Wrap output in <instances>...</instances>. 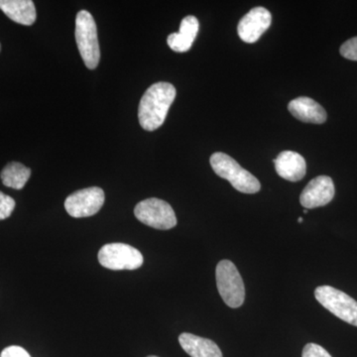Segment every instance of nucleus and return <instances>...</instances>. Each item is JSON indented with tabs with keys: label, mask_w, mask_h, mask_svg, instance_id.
Returning a JSON list of instances; mask_svg holds the SVG:
<instances>
[{
	"label": "nucleus",
	"mask_w": 357,
	"mask_h": 357,
	"mask_svg": "<svg viewBox=\"0 0 357 357\" xmlns=\"http://www.w3.org/2000/svg\"><path fill=\"white\" fill-rule=\"evenodd\" d=\"M176 95L177 91L172 84L160 82L152 84L145 91L138 107L141 128L146 131H154L161 128Z\"/></svg>",
	"instance_id": "obj_1"
},
{
	"label": "nucleus",
	"mask_w": 357,
	"mask_h": 357,
	"mask_svg": "<svg viewBox=\"0 0 357 357\" xmlns=\"http://www.w3.org/2000/svg\"><path fill=\"white\" fill-rule=\"evenodd\" d=\"M210 162L215 173L229 181L237 191L243 194H256L261 189L259 181L229 155L217 152L211 155Z\"/></svg>",
	"instance_id": "obj_2"
},
{
	"label": "nucleus",
	"mask_w": 357,
	"mask_h": 357,
	"mask_svg": "<svg viewBox=\"0 0 357 357\" xmlns=\"http://www.w3.org/2000/svg\"><path fill=\"white\" fill-rule=\"evenodd\" d=\"M75 35L84 65L89 70H95L100 63V49L96 21L89 11L82 10L77 14Z\"/></svg>",
	"instance_id": "obj_3"
},
{
	"label": "nucleus",
	"mask_w": 357,
	"mask_h": 357,
	"mask_svg": "<svg viewBox=\"0 0 357 357\" xmlns=\"http://www.w3.org/2000/svg\"><path fill=\"white\" fill-rule=\"evenodd\" d=\"M215 279L218 293L225 304L232 309L243 306L245 287L236 265L229 260H222L215 270Z\"/></svg>",
	"instance_id": "obj_4"
},
{
	"label": "nucleus",
	"mask_w": 357,
	"mask_h": 357,
	"mask_svg": "<svg viewBox=\"0 0 357 357\" xmlns=\"http://www.w3.org/2000/svg\"><path fill=\"white\" fill-rule=\"evenodd\" d=\"M317 301L345 323L357 326V302L351 296L331 287L319 286L314 291Z\"/></svg>",
	"instance_id": "obj_5"
},
{
	"label": "nucleus",
	"mask_w": 357,
	"mask_h": 357,
	"mask_svg": "<svg viewBox=\"0 0 357 357\" xmlns=\"http://www.w3.org/2000/svg\"><path fill=\"white\" fill-rule=\"evenodd\" d=\"M134 215L139 222L153 229L167 230L177 225L172 206L163 199L150 198L137 204Z\"/></svg>",
	"instance_id": "obj_6"
},
{
	"label": "nucleus",
	"mask_w": 357,
	"mask_h": 357,
	"mask_svg": "<svg viewBox=\"0 0 357 357\" xmlns=\"http://www.w3.org/2000/svg\"><path fill=\"white\" fill-rule=\"evenodd\" d=\"M98 261L102 267L114 270H135L143 265L144 259L139 250L126 243H109L98 252Z\"/></svg>",
	"instance_id": "obj_7"
},
{
	"label": "nucleus",
	"mask_w": 357,
	"mask_h": 357,
	"mask_svg": "<svg viewBox=\"0 0 357 357\" xmlns=\"http://www.w3.org/2000/svg\"><path fill=\"white\" fill-rule=\"evenodd\" d=\"M105 204V192L98 187L86 188L70 195L65 201V208L70 217L89 218L95 215Z\"/></svg>",
	"instance_id": "obj_8"
},
{
	"label": "nucleus",
	"mask_w": 357,
	"mask_h": 357,
	"mask_svg": "<svg viewBox=\"0 0 357 357\" xmlns=\"http://www.w3.org/2000/svg\"><path fill=\"white\" fill-rule=\"evenodd\" d=\"M272 23V16L264 7L251 9L243 16L237 26V33L245 43L257 42Z\"/></svg>",
	"instance_id": "obj_9"
},
{
	"label": "nucleus",
	"mask_w": 357,
	"mask_h": 357,
	"mask_svg": "<svg viewBox=\"0 0 357 357\" xmlns=\"http://www.w3.org/2000/svg\"><path fill=\"white\" fill-rule=\"evenodd\" d=\"M335 184L328 176L312 178L300 196V203L305 208H316L326 206L335 197Z\"/></svg>",
	"instance_id": "obj_10"
},
{
	"label": "nucleus",
	"mask_w": 357,
	"mask_h": 357,
	"mask_svg": "<svg viewBox=\"0 0 357 357\" xmlns=\"http://www.w3.org/2000/svg\"><path fill=\"white\" fill-rule=\"evenodd\" d=\"M273 162L277 174L290 182H298L306 175V161L297 152H281Z\"/></svg>",
	"instance_id": "obj_11"
},
{
	"label": "nucleus",
	"mask_w": 357,
	"mask_h": 357,
	"mask_svg": "<svg viewBox=\"0 0 357 357\" xmlns=\"http://www.w3.org/2000/svg\"><path fill=\"white\" fill-rule=\"evenodd\" d=\"M289 112L296 119L306 123H325L328 115L319 103L306 96L295 98L288 105Z\"/></svg>",
	"instance_id": "obj_12"
},
{
	"label": "nucleus",
	"mask_w": 357,
	"mask_h": 357,
	"mask_svg": "<svg viewBox=\"0 0 357 357\" xmlns=\"http://www.w3.org/2000/svg\"><path fill=\"white\" fill-rule=\"evenodd\" d=\"M199 28V20L195 16H185L180 25V31L169 35L167 43L173 51L185 53L192 48Z\"/></svg>",
	"instance_id": "obj_13"
},
{
	"label": "nucleus",
	"mask_w": 357,
	"mask_h": 357,
	"mask_svg": "<svg viewBox=\"0 0 357 357\" xmlns=\"http://www.w3.org/2000/svg\"><path fill=\"white\" fill-rule=\"evenodd\" d=\"M178 342L191 357H222L220 347L208 338L184 333L178 337Z\"/></svg>",
	"instance_id": "obj_14"
},
{
	"label": "nucleus",
	"mask_w": 357,
	"mask_h": 357,
	"mask_svg": "<svg viewBox=\"0 0 357 357\" xmlns=\"http://www.w3.org/2000/svg\"><path fill=\"white\" fill-rule=\"evenodd\" d=\"M0 9L18 24L30 26L36 21V7L31 0H0Z\"/></svg>",
	"instance_id": "obj_15"
},
{
	"label": "nucleus",
	"mask_w": 357,
	"mask_h": 357,
	"mask_svg": "<svg viewBox=\"0 0 357 357\" xmlns=\"http://www.w3.org/2000/svg\"><path fill=\"white\" fill-rule=\"evenodd\" d=\"M30 176H31V170L29 168L18 162H11L4 167L0 177L6 187L21 190L24 188Z\"/></svg>",
	"instance_id": "obj_16"
},
{
	"label": "nucleus",
	"mask_w": 357,
	"mask_h": 357,
	"mask_svg": "<svg viewBox=\"0 0 357 357\" xmlns=\"http://www.w3.org/2000/svg\"><path fill=\"white\" fill-rule=\"evenodd\" d=\"M14 208H15V201L0 191V220L10 217Z\"/></svg>",
	"instance_id": "obj_17"
},
{
	"label": "nucleus",
	"mask_w": 357,
	"mask_h": 357,
	"mask_svg": "<svg viewBox=\"0 0 357 357\" xmlns=\"http://www.w3.org/2000/svg\"><path fill=\"white\" fill-rule=\"evenodd\" d=\"M340 52L342 57L357 62V36L344 42L340 47Z\"/></svg>",
	"instance_id": "obj_18"
},
{
	"label": "nucleus",
	"mask_w": 357,
	"mask_h": 357,
	"mask_svg": "<svg viewBox=\"0 0 357 357\" xmlns=\"http://www.w3.org/2000/svg\"><path fill=\"white\" fill-rule=\"evenodd\" d=\"M302 357H332L321 345L307 344L303 349Z\"/></svg>",
	"instance_id": "obj_19"
},
{
	"label": "nucleus",
	"mask_w": 357,
	"mask_h": 357,
	"mask_svg": "<svg viewBox=\"0 0 357 357\" xmlns=\"http://www.w3.org/2000/svg\"><path fill=\"white\" fill-rule=\"evenodd\" d=\"M0 357H31L23 347L11 345L2 351Z\"/></svg>",
	"instance_id": "obj_20"
},
{
	"label": "nucleus",
	"mask_w": 357,
	"mask_h": 357,
	"mask_svg": "<svg viewBox=\"0 0 357 357\" xmlns=\"http://www.w3.org/2000/svg\"><path fill=\"white\" fill-rule=\"evenodd\" d=\"M304 222V220H303L302 218H298V222L301 223V222Z\"/></svg>",
	"instance_id": "obj_21"
},
{
	"label": "nucleus",
	"mask_w": 357,
	"mask_h": 357,
	"mask_svg": "<svg viewBox=\"0 0 357 357\" xmlns=\"http://www.w3.org/2000/svg\"><path fill=\"white\" fill-rule=\"evenodd\" d=\"M304 213H305V215H307V210H305V211H304Z\"/></svg>",
	"instance_id": "obj_22"
},
{
	"label": "nucleus",
	"mask_w": 357,
	"mask_h": 357,
	"mask_svg": "<svg viewBox=\"0 0 357 357\" xmlns=\"http://www.w3.org/2000/svg\"><path fill=\"white\" fill-rule=\"evenodd\" d=\"M147 357H158V356H147Z\"/></svg>",
	"instance_id": "obj_23"
},
{
	"label": "nucleus",
	"mask_w": 357,
	"mask_h": 357,
	"mask_svg": "<svg viewBox=\"0 0 357 357\" xmlns=\"http://www.w3.org/2000/svg\"><path fill=\"white\" fill-rule=\"evenodd\" d=\"M0 49H1V46H0Z\"/></svg>",
	"instance_id": "obj_24"
}]
</instances>
